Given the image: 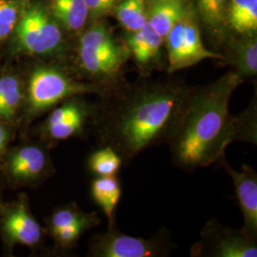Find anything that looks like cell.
<instances>
[{
	"instance_id": "28",
	"label": "cell",
	"mask_w": 257,
	"mask_h": 257,
	"mask_svg": "<svg viewBox=\"0 0 257 257\" xmlns=\"http://www.w3.org/2000/svg\"><path fill=\"white\" fill-rule=\"evenodd\" d=\"M157 1H171V0H157Z\"/></svg>"
},
{
	"instance_id": "25",
	"label": "cell",
	"mask_w": 257,
	"mask_h": 257,
	"mask_svg": "<svg viewBox=\"0 0 257 257\" xmlns=\"http://www.w3.org/2000/svg\"><path fill=\"white\" fill-rule=\"evenodd\" d=\"M17 5L9 0H0V41L12 33L18 23Z\"/></svg>"
},
{
	"instance_id": "27",
	"label": "cell",
	"mask_w": 257,
	"mask_h": 257,
	"mask_svg": "<svg viewBox=\"0 0 257 257\" xmlns=\"http://www.w3.org/2000/svg\"><path fill=\"white\" fill-rule=\"evenodd\" d=\"M11 139V130L8 124L0 121V156L5 152Z\"/></svg>"
},
{
	"instance_id": "18",
	"label": "cell",
	"mask_w": 257,
	"mask_h": 257,
	"mask_svg": "<svg viewBox=\"0 0 257 257\" xmlns=\"http://www.w3.org/2000/svg\"><path fill=\"white\" fill-rule=\"evenodd\" d=\"M184 12L180 0L158 1L151 10L148 22L159 36L165 38Z\"/></svg>"
},
{
	"instance_id": "8",
	"label": "cell",
	"mask_w": 257,
	"mask_h": 257,
	"mask_svg": "<svg viewBox=\"0 0 257 257\" xmlns=\"http://www.w3.org/2000/svg\"><path fill=\"white\" fill-rule=\"evenodd\" d=\"M95 104L80 97L72 96L60 102L48 115L41 125V136L46 142L67 140L69 138L83 137L91 128Z\"/></svg>"
},
{
	"instance_id": "22",
	"label": "cell",
	"mask_w": 257,
	"mask_h": 257,
	"mask_svg": "<svg viewBox=\"0 0 257 257\" xmlns=\"http://www.w3.org/2000/svg\"><path fill=\"white\" fill-rule=\"evenodd\" d=\"M100 224V219L97 216L89 220L83 221L72 226L56 230L52 233V237L55 240L56 246L61 249H70L74 247L77 241L87 230L94 228Z\"/></svg>"
},
{
	"instance_id": "19",
	"label": "cell",
	"mask_w": 257,
	"mask_h": 257,
	"mask_svg": "<svg viewBox=\"0 0 257 257\" xmlns=\"http://www.w3.org/2000/svg\"><path fill=\"white\" fill-rule=\"evenodd\" d=\"M55 19L65 28L77 31L83 27L89 14L85 0H50Z\"/></svg>"
},
{
	"instance_id": "20",
	"label": "cell",
	"mask_w": 257,
	"mask_h": 257,
	"mask_svg": "<svg viewBox=\"0 0 257 257\" xmlns=\"http://www.w3.org/2000/svg\"><path fill=\"white\" fill-rule=\"evenodd\" d=\"M124 165L119 155L110 147L100 146L92 152L87 160L88 170L94 176H113L118 175Z\"/></svg>"
},
{
	"instance_id": "2",
	"label": "cell",
	"mask_w": 257,
	"mask_h": 257,
	"mask_svg": "<svg viewBox=\"0 0 257 257\" xmlns=\"http://www.w3.org/2000/svg\"><path fill=\"white\" fill-rule=\"evenodd\" d=\"M191 89L178 83L116 84L95 104L91 131L97 144L113 149L124 165L149 148L166 144Z\"/></svg>"
},
{
	"instance_id": "13",
	"label": "cell",
	"mask_w": 257,
	"mask_h": 257,
	"mask_svg": "<svg viewBox=\"0 0 257 257\" xmlns=\"http://www.w3.org/2000/svg\"><path fill=\"white\" fill-rule=\"evenodd\" d=\"M164 38L159 36L146 21L145 24L128 37L130 55L142 70L159 64Z\"/></svg>"
},
{
	"instance_id": "7",
	"label": "cell",
	"mask_w": 257,
	"mask_h": 257,
	"mask_svg": "<svg viewBox=\"0 0 257 257\" xmlns=\"http://www.w3.org/2000/svg\"><path fill=\"white\" fill-rule=\"evenodd\" d=\"M191 257H256L257 239L243 230L224 226L217 218L208 221L200 239L190 249Z\"/></svg>"
},
{
	"instance_id": "10",
	"label": "cell",
	"mask_w": 257,
	"mask_h": 257,
	"mask_svg": "<svg viewBox=\"0 0 257 257\" xmlns=\"http://www.w3.org/2000/svg\"><path fill=\"white\" fill-rule=\"evenodd\" d=\"M44 144L30 143L10 150L4 160V172L12 183L37 185L55 173V167Z\"/></svg>"
},
{
	"instance_id": "16",
	"label": "cell",
	"mask_w": 257,
	"mask_h": 257,
	"mask_svg": "<svg viewBox=\"0 0 257 257\" xmlns=\"http://www.w3.org/2000/svg\"><path fill=\"white\" fill-rule=\"evenodd\" d=\"M23 104V90L19 78L7 74L0 77V121L11 125Z\"/></svg>"
},
{
	"instance_id": "14",
	"label": "cell",
	"mask_w": 257,
	"mask_h": 257,
	"mask_svg": "<svg viewBox=\"0 0 257 257\" xmlns=\"http://www.w3.org/2000/svg\"><path fill=\"white\" fill-rule=\"evenodd\" d=\"M91 195L107 216L108 224L116 220L115 211L122 195V185L118 175L95 176L91 183Z\"/></svg>"
},
{
	"instance_id": "15",
	"label": "cell",
	"mask_w": 257,
	"mask_h": 257,
	"mask_svg": "<svg viewBox=\"0 0 257 257\" xmlns=\"http://www.w3.org/2000/svg\"><path fill=\"white\" fill-rule=\"evenodd\" d=\"M228 56L230 64L235 68V73L245 80L254 77L257 74V41L255 36L243 37L239 40H233L228 45Z\"/></svg>"
},
{
	"instance_id": "21",
	"label": "cell",
	"mask_w": 257,
	"mask_h": 257,
	"mask_svg": "<svg viewBox=\"0 0 257 257\" xmlns=\"http://www.w3.org/2000/svg\"><path fill=\"white\" fill-rule=\"evenodd\" d=\"M96 211L85 212L75 203L71 202L61 207L55 208L47 219L48 231L50 234L56 230L80 223L83 221L89 220L97 216Z\"/></svg>"
},
{
	"instance_id": "23",
	"label": "cell",
	"mask_w": 257,
	"mask_h": 257,
	"mask_svg": "<svg viewBox=\"0 0 257 257\" xmlns=\"http://www.w3.org/2000/svg\"><path fill=\"white\" fill-rule=\"evenodd\" d=\"M117 18L128 31L137 32L147 21L144 0H124L117 8Z\"/></svg>"
},
{
	"instance_id": "26",
	"label": "cell",
	"mask_w": 257,
	"mask_h": 257,
	"mask_svg": "<svg viewBox=\"0 0 257 257\" xmlns=\"http://www.w3.org/2000/svg\"><path fill=\"white\" fill-rule=\"evenodd\" d=\"M117 0H85L89 12L92 15H101L114 5Z\"/></svg>"
},
{
	"instance_id": "12",
	"label": "cell",
	"mask_w": 257,
	"mask_h": 257,
	"mask_svg": "<svg viewBox=\"0 0 257 257\" xmlns=\"http://www.w3.org/2000/svg\"><path fill=\"white\" fill-rule=\"evenodd\" d=\"M219 165L224 168L225 172L232 180L244 220L241 230L249 237L257 239V174L255 170L243 164L241 171L238 172L228 163L226 157L221 160Z\"/></svg>"
},
{
	"instance_id": "29",
	"label": "cell",
	"mask_w": 257,
	"mask_h": 257,
	"mask_svg": "<svg viewBox=\"0 0 257 257\" xmlns=\"http://www.w3.org/2000/svg\"><path fill=\"white\" fill-rule=\"evenodd\" d=\"M0 211H1V203H0Z\"/></svg>"
},
{
	"instance_id": "17",
	"label": "cell",
	"mask_w": 257,
	"mask_h": 257,
	"mask_svg": "<svg viewBox=\"0 0 257 257\" xmlns=\"http://www.w3.org/2000/svg\"><path fill=\"white\" fill-rule=\"evenodd\" d=\"M228 19L230 27L242 37L255 36L257 0H231Z\"/></svg>"
},
{
	"instance_id": "3",
	"label": "cell",
	"mask_w": 257,
	"mask_h": 257,
	"mask_svg": "<svg viewBox=\"0 0 257 257\" xmlns=\"http://www.w3.org/2000/svg\"><path fill=\"white\" fill-rule=\"evenodd\" d=\"M109 88L96 83H84L72 78L64 71L52 66H40L30 75L25 96L28 122L54 108L60 102L85 93L102 95Z\"/></svg>"
},
{
	"instance_id": "9",
	"label": "cell",
	"mask_w": 257,
	"mask_h": 257,
	"mask_svg": "<svg viewBox=\"0 0 257 257\" xmlns=\"http://www.w3.org/2000/svg\"><path fill=\"white\" fill-rule=\"evenodd\" d=\"M17 43L29 55H54L62 48V34L44 10L33 6L19 21Z\"/></svg>"
},
{
	"instance_id": "6",
	"label": "cell",
	"mask_w": 257,
	"mask_h": 257,
	"mask_svg": "<svg viewBox=\"0 0 257 257\" xmlns=\"http://www.w3.org/2000/svg\"><path fill=\"white\" fill-rule=\"evenodd\" d=\"M164 39L169 74L194 66L204 59L225 60L221 54L205 47L196 21L190 13L184 12L182 17Z\"/></svg>"
},
{
	"instance_id": "5",
	"label": "cell",
	"mask_w": 257,
	"mask_h": 257,
	"mask_svg": "<svg viewBox=\"0 0 257 257\" xmlns=\"http://www.w3.org/2000/svg\"><path fill=\"white\" fill-rule=\"evenodd\" d=\"M167 229H161L150 238L123 233L116 220L108 224V230L92 236L89 242L88 256L167 257L176 248Z\"/></svg>"
},
{
	"instance_id": "4",
	"label": "cell",
	"mask_w": 257,
	"mask_h": 257,
	"mask_svg": "<svg viewBox=\"0 0 257 257\" xmlns=\"http://www.w3.org/2000/svg\"><path fill=\"white\" fill-rule=\"evenodd\" d=\"M128 57V47L116 42L102 25L90 29L80 38L79 65L85 74L102 86L110 88L117 84L118 74Z\"/></svg>"
},
{
	"instance_id": "1",
	"label": "cell",
	"mask_w": 257,
	"mask_h": 257,
	"mask_svg": "<svg viewBox=\"0 0 257 257\" xmlns=\"http://www.w3.org/2000/svg\"><path fill=\"white\" fill-rule=\"evenodd\" d=\"M243 82L237 73L230 72L208 86L190 90L166 143L176 168L193 172L219 164L233 142L257 145L256 96L238 114L230 112L232 92Z\"/></svg>"
},
{
	"instance_id": "11",
	"label": "cell",
	"mask_w": 257,
	"mask_h": 257,
	"mask_svg": "<svg viewBox=\"0 0 257 257\" xmlns=\"http://www.w3.org/2000/svg\"><path fill=\"white\" fill-rule=\"evenodd\" d=\"M1 232L9 245L37 247L43 239V229L29 209L27 198L21 195L16 202L4 208Z\"/></svg>"
},
{
	"instance_id": "24",
	"label": "cell",
	"mask_w": 257,
	"mask_h": 257,
	"mask_svg": "<svg viewBox=\"0 0 257 257\" xmlns=\"http://www.w3.org/2000/svg\"><path fill=\"white\" fill-rule=\"evenodd\" d=\"M227 0H197L198 10L204 22L213 29L220 26L225 18Z\"/></svg>"
}]
</instances>
